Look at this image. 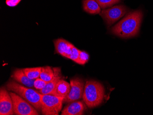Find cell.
<instances>
[{
  "instance_id": "cell-4",
  "label": "cell",
  "mask_w": 153,
  "mask_h": 115,
  "mask_svg": "<svg viewBox=\"0 0 153 115\" xmlns=\"http://www.w3.org/2000/svg\"><path fill=\"white\" fill-rule=\"evenodd\" d=\"M64 99L52 94H42V114L45 115H58L62 110Z\"/></svg>"
},
{
  "instance_id": "cell-17",
  "label": "cell",
  "mask_w": 153,
  "mask_h": 115,
  "mask_svg": "<svg viewBox=\"0 0 153 115\" xmlns=\"http://www.w3.org/2000/svg\"><path fill=\"white\" fill-rule=\"evenodd\" d=\"M101 9H105L119 3L121 0H96Z\"/></svg>"
},
{
  "instance_id": "cell-11",
  "label": "cell",
  "mask_w": 153,
  "mask_h": 115,
  "mask_svg": "<svg viewBox=\"0 0 153 115\" xmlns=\"http://www.w3.org/2000/svg\"><path fill=\"white\" fill-rule=\"evenodd\" d=\"M85 105L82 101H74L66 106L62 112V115H83Z\"/></svg>"
},
{
  "instance_id": "cell-14",
  "label": "cell",
  "mask_w": 153,
  "mask_h": 115,
  "mask_svg": "<svg viewBox=\"0 0 153 115\" xmlns=\"http://www.w3.org/2000/svg\"><path fill=\"white\" fill-rule=\"evenodd\" d=\"M82 7L85 12L89 14H100L101 7L96 0H83Z\"/></svg>"
},
{
  "instance_id": "cell-15",
  "label": "cell",
  "mask_w": 153,
  "mask_h": 115,
  "mask_svg": "<svg viewBox=\"0 0 153 115\" xmlns=\"http://www.w3.org/2000/svg\"><path fill=\"white\" fill-rule=\"evenodd\" d=\"M54 76V70L50 66L42 67L39 78L47 83L49 82Z\"/></svg>"
},
{
  "instance_id": "cell-5",
  "label": "cell",
  "mask_w": 153,
  "mask_h": 115,
  "mask_svg": "<svg viewBox=\"0 0 153 115\" xmlns=\"http://www.w3.org/2000/svg\"><path fill=\"white\" fill-rule=\"evenodd\" d=\"M13 100L14 114L17 115H38L37 110L27 101L13 92H9Z\"/></svg>"
},
{
  "instance_id": "cell-7",
  "label": "cell",
  "mask_w": 153,
  "mask_h": 115,
  "mask_svg": "<svg viewBox=\"0 0 153 115\" xmlns=\"http://www.w3.org/2000/svg\"><path fill=\"white\" fill-rule=\"evenodd\" d=\"M70 92L64 99L63 102L70 103L82 97L85 86L83 79L79 78L72 79L70 80Z\"/></svg>"
},
{
  "instance_id": "cell-16",
  "label": "cell",
  "mask_w": 153,
  "mask_h": 115,
  "mask_svg": "<svg viewBox=\"0 0 153 115\" xmlns=\"http://www.w3.org/2000/svg\"><path fill=\"white\" fill-rule=\"evenodd\" d=\"M41 69L42 67H36L32 68H24L23 70L29 79L35 80L39 78Z\"/></svg>"
},
{
  "instance_id": "cell-19",
  "label": "cell",
  "mask_w": 153,
  "mask_h": 115,
  "mask_svg": "<svg viewBox=\"0 0 153 115\" xmlns=\"http://www.w3.org/2000/svg\"><path fill=\"white\" fill-rule=\"evenodd\" d=\"M47 84V82H45L40 78H38L34 80V85H34V88L35 89L40 91L45 87Z\"/></svg>"
},
{
  "instance_id": "cell-1",
  "label": "cell",
  "mask_w": 153,
  "mask_h": 115,
  "mask_svg": "<svg viewBox=\"0 0 153 115\" xmlns=\"http://www.w3.org/2000/svg\"><path fill=\"white\" fill-rule=\"evenodd\" d=\"M143 13L141 10L130 12L123 19L111 29L113 35L122 38L136 36L140 31Z\"/></svg>"
},
{
  "instance_id": "cell-8",
  "label": "cell",
  "mask_w": 153,
  "mask_h": 115,
  "mask_svg": "<svg viewBox=\"0 0 153 115\" xmlns=\"http://www.w3.org/2000/svg\"><path fill=\"white\" fill-rule=\"evenodd\" d=\"M13 100L10 93L4 88L0 90V115H13Z\"/></svg>"
},
{
  "instance_id": "cell-13",
  "label": "cell",
  "mask_w": 153,
  "mask_h": 115,
  "mask_svg": "<svg viewBox=\"0 0 153 115\" xmlns=\"http://www.w3.org/2000/svg\"><path fill=\"white\" fill-rule=\"evenodd\" d=\"M12 77L16 82H19L27 87H34L33 85L35 80L29 79L23 69H16L13 73Z\"/></svg>"
},
{
  "instance_id": "cell-20",
  "label": "cell",
  "mask_w": 153,
  "mask_h": 115,
  "mask_svg": "<svg viewBox=\"0 0 153 115\" xmlns=\"http://www.w3.org/2000/svg\"><path fill=\"white\" fill-rule=\"evenodd\" d=\"M80 51V50H79L76 48V47L74 46L72 49L69 59L76 62L79 59V56Z\"/></svg>"
},
{
  "instance_id": "cell-18",
  "label": "cell",
  "mask_w": 153,
  "mask_h": 115,
  "mask_svg": "<svg viewBox=\"0 0 153 115\" xmlns=\"http://www.w3.org/2000/svg\"><path fill=\"white\" fill-rule=\"evenodd\" d=\"M89 56L85 51H80L79 56L76 63L80 65H84L89 60Z\"/></svg>"
},
{
  "instance_id": "cell-6",
  "label": "cell",
  "mask_w": 153,
  "mask_h": 115,
  "mask_svg": "<svg viewBox=\"0 0 153 115\" xmlns=\"http://www.w3.org/2000/svg\"><path fill=\"white\" fill-rule=\"evenodd\" d=\"M128 10L127 7L123 5H117L111 8L103 9L100 15L105 21L107 26L110 27L124 16Z\"/></svg>"
},
{
  "instance_id": "cell-12",
  "label": "cell",
  "mask_w": 153,
  "mask_h": 115,
  "mask_svg": "<svg viewBox=\"0 0 153 115\" xmlns=\"http://www.w3.org/2000/svg\"><path fill=\"white\" fill-rule=\"evenodd\" d=\"M71 85L66 81L60 80L56 84L51 94L53 96L65 98L70 92Z\"/></svg>"
},
{
  "instance_id": "cell-2",
  "label": "cell",
  "mask_w": 153,
  "mask_h": 115,
  "mask_svg": "<svg viewBox=\"0 0 153 115\" xmlns=\"http://www.w3.org/2000/svg\"><path fill=\"white\" fill-rule=\"evenodd\" d=\"M105 92V88L101 83L94 80H87L82 96L83 101L88 108L97 107L103 102Z\"/></svg>"
},
{
  "instance_id": "cell-9",
  "label": "cell",
  "mask_w": 153,
  "mask_h": 115,
  "mask_svg": "<svg viewBox=\"0 0 153 115\" xmlns=\"http://www.w3.org/2000/svg\"><path fill=\"white\" fill-rule=\"evenodd\" d=\"M55 51L63 57L69 58L70 57L72 49L74 45L67 40L59 38L54 40Z\"/></svg>"
},
{
  "instance_id": "cell-10",
  "label": "cell",
  "mask_w": 153,
  "mask_h": 115,
  "mask_svg": "<svg viewBox=\"0 0 153 115\" xmlns=\"http://www.w3.org/2000/svg\"><path fill=\"white\" fill-rule=\"evenodd\" d=\"M53 69L54 76L52 79L47 83L44 88L39 91V93L42 94H51L56 84L62 79L61 68H54Z\"/></svg>"
},
{
  "instance_id": "cell-21",
  "label": "cell",
  "mask_w": 153,
  "mask_h": 115,
  "mask_svg": "<svg viewBox=\"0 0 153 115\" xmlns=\"http://www.w3.org/2000/svg\"><path fill=\"white\" fill-rule=\"evenodd\" d=\"M21 0H6V3L7 6L10 7H14L17 6Z\"/></svg>"
},
{
  "instance_id": "cell-3",
  "label": "cell",
  "mask_w": 153,
  "mask_h": 115,
  "mask_svg": "<svg viewBox=\"0 0 153 115\" xmlns=\"http://www.w3.org/2000/svg\"><path fill=\"white\" fill-rule=\"evenodd\" d=\"M6 88L9 91L13 92L30 103L36 109L41 111V97L42 94L33 89H29L20 85L13 80L9 81Z\"/></svg>"
}]
</instances>
